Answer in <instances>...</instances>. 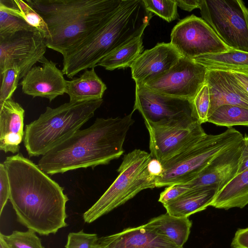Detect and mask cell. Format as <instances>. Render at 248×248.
<instances>
[{"label":"cell","instance_id":"obj_1","mask_svg":"<svg viewBox=\"0 0 248 248\" xmlns=\"http://www.w3.org/2000/svg\"><path fill=\"white\" fill-rule=\"evenodd\" d=\"M10 185L9 200L18 221L42 235L67 226L64 189L21 154L4 162Z\"/></svg>","mask_w":248,"mask_h":248},{"label":"cell","instance_id":"obj_2","mask_svg":"<svg viewBox=\"0 0 248 248\" xmlns=\"http://www.w3.org/2000/svg\"><path fill=\"white\" fill-rule=\"evenodd\" d=\"M132 112L123 117L98 118L42 155L38 167L47 174L107 165L124 153L127 133L134 124Z\"/></svg>","mask_w":248,"mask_h":248},{"label":"cell","instance_id":"obj_3","mask_svg":"<svg viewBox=\"0 0 248 248\" xmlns=\"http://www.w3.org/2000/svg\"><path fill=\"white\" fill-rule=\"evenodd\" d=\"M123 0H27L49 31L47 48L62 56L105 24Z\"/></svg>","mask_w":248,"mask_h":248},{"label":"cell","instance_id":"obj_4","mask_svg":"<svg viewBox=\"0 0 248 248\" xmlns=\"http://www.w3.org/2000/svg\"><path fill=\"white\" fill-rule=\"evenodd\" d=\"M103 102V99L69 101L56 108L47 107L37 119L26 125L23 141L29 155H43L69 138L94 116Z\"/></svg>","mask_w":248,"mask_h":248},{"label":"cell","instance_id":"obj_5","mask_svg":"<svg viewBox=\"0 0 248 248\" xmlns=\"http://www.w3.org/2000/svg\"><path fill=\"white\" fill-rule=\"evenodd\" d=\"M136 26L124 12L118 10L102 26L63 56L62 72L70 78L92 69L107 55L135 38Z\"/></svg>","mask_w":248,"mask_h":248},{"label":"cell","instance_id":"obj_6","mask_svg":"<svg viewBox=\"0 0 248 248\" xmlns=\"http://www.w3.org/2000/svg\"><path fill=\"white\" fill-rule=\"evenodd\" d=\"M243 138L239 131L232 127L218 134H206L161 163L163 172L156 179V187L192 181L218 155Z\"/></svg>","mask_w":248,"mask_h":248},{"label":"cell","instance_id":"obj_7","mask_svg":"<svg viewBox=\"0 0 248 248\" xmlns=\"http://www.w3.org/2000/svg\"><path fill=\"white\" fill-rule=\"evenodd\" d=\"M150 153L135 149L124 155L117 170L119 174L112 184L83 215L85 223H91L124 204L140 191L156 187L157 177L151 175L148 164Z\"/></svg>","mask_w":248,"mask_h":248},{"label":"cell","instance_id":"obj_8","mask_svg":"<svg viewBox=\"0 0 248 248\" xmlns=\"http://www.w3.org/2000/svg\"><path fill=\"white\" fill-rule=\"evenodd\" d=\"M203 19L231 49L248 52V9L241 0H201Z\"/></svg>","mask_w":248,"mask_h":248},{"label":"cell","instance_id":"obj_9","mask_svg":"<svg viewBox=\"0 0 248 248\" xmlns=\"http://www.w3.org/2000/svg\"><path fill=\"white\" fill-rule=\"evenodd\" d=\"M153 158L162 163L200 140L207 134L192 116L158 123L144 121Z\"/></svg>","mask_w":248,"mask_h":248},{"label":"cell","instance_id":"obj_10","mask_svg":"<svg viewBox=\"0 0 248 248\" xmlns=\"http://www.w3.org/2000/svg\"><path fill=\"white\" fill-rule=\"evenodd\" d=\"M170 43L181 56L190 59L231 49L202 18L194 15L182 19L173 27Z\"/></svg>","mask_w":248,"mask_h":248},{"label":"cell","instance_id":"obj_11","mask_svg":"<svg viewBox=\"0 0 248 248\" xmlns=\"http://www.w3.org/2000/svg\"><path fill=\"white\" fill-rule=\"evenodd\" d=\"M46 40L39 31H22L0 34V73L8 66L15 65L23 78L37 62L42 63L45 58Z\"/></svg>","mask_w":248,"mask_h":248},{"label":"cell","instance_id":"obj_12","mask_svg":"<svg viewBox=\"0 0 248 248\" xmlns=\"http://www.w3.org/2000/svg\"><path fill=\"white\" fill-rule=\"evenodd\" d=\"M207 71L192 59L182 56L166 74L141 85L155 93L192 101L205 83Z\"/></svg>","mask_w":248,"mask_h":248},{"label":"cell","instance_id":"obj_13","mask_svg":"<svg viewBox=\"0 0 248 248\" xmlns=\"http://www.w3.org/2000/svg\"><path fill=\"white\" fill-rule=\"evenodd\" d=\"M136 110L144 121L153 123L193 117L191 101L155 93L141 84H136L132 112Z\"/></svg>","mask_w":248,"mask_h":248},{"label":"cell","instance_id":"obj_14","mask_svg":"<svg viewBox=\"0 0 248 248\" xmlns=\"http://www.w3.org/2000/svg\"><path fill=\"white\" fill-rule=\"evenodd\" d=\"M243 147V140L218 155L195 179L184 184L189 190L215 188L217 193L236 176Z\"/></svg>","mask_w":248,"mask_h":248},{"label":"cell","instance_id":"obj_15","mask_svg":"<svg viewBox=\"0 0 248 248\" xmlns=\"http://www.w3.org/2000/svg\"><path fill=\"white\" fill-rule=\"evenodd\" d=\"M170 43H158L144 51L131 66L136 84H144L168 72L181 57Z\"/></svg>","mask_w":248,"mask_h":248},{"label":"cell","instance_id":"obj_16","mask_svg":"<svg viewBox=\"0 0 248 248\" xmlns=\"http://www.w3.org/2000/svg\"><path fill=\"white\" fill-rule=\"evenodd\" d=\"M57 63L47 61L41 66H34L20 82L22 92L33 98H47L51 102L65 93L66 80Z\"/></svg>","mask_w":248,"mask_h":248},{"label":"cell","instance_id":"obj_17","mask_svg":"<svg viewBox=\"0 0 248 248\" xmlns=\"http://www.w3.org/2000/svg\"><path fill=\"white\" fill-rule=\"evenodd\" d=\"M205 82L209 87L210 95L209 117L217 108L223 105L248 108V93L231 71L208 70Z\"/></svg>","mask_w":248,"mask_h":248},{"label":"cell","instance_id":"obj_18","mask_svg":"<svg viewBox=\"0 0 248 248\" xmlns=\"http://www.w3.org/2000/svg\"><path fill=\"white\" fill-rule=\"evenodd\" d=\"M95 248H183L145 225L98 238Z\"/></svg>","mask_w":248,"mask_h":248},{"label":"cell","instance_id":"obj_19","mask_svg":"<svg viewBox=\"0 0 248 248\" xmlns=\"http://www.w3.org/2000/svg\"><path fill=\"white\" fill-rule=\"evenodd\" d=\"M25 110L12 98L0 105V149L5 153H18L24 139Z\"/></svg>","mask_w":248,"mask_h":248},{"label":"cell","instance_id":"obj_20","mask_svg":"<svg viewBox=\"0 0 248 248\" xmlns=\"http://www.w3.org/2000/svg\"><path fill=\"white\" fill-rule=\"evenodd\" d=\"M217 194L215 188L192 189L163 205L171 215L188 217L210 206Z\"/></svg>","mask_w":248,"mask_h":248},{"label":"cell","instance_id":"obj_21","mask_svg":"<svg viewBox=\"0 0 248 248\" xmlns=\"http://www.w3.org/2000/svg\"><path fill=\"white\" fill-rule=\"evenodd\" d=\"M106 89V84L93 68L85 70L77 78L66 80L65 93L70 102H81L102 99Z\"/></svg>","mask_w":248,"mask_h":248},{"label":"cell","instance_id":"obj_22","mask_svg":"<svg viewBox=\"0 0 248 248\" xmlns=\"http://www.w3.org/2000/svg\"><path fill=\"white\" fill-rule=\"evenodd\" d=\"M248 204V169L236 175L216 195L210 206L228 210Z\"/></svg>","mask_w":248,"mask_h":248},{"label":"cell","instance_id":"obj_23","mask_svg":"<svg viewBox=\"0 0 248 248\" xmlns=\"http://www.w3.org/2000/svg\"><path fill=\"white\" fill-rule=\"evenodd\" d=\"M144 225L166 236L177 246L183 247L188 238L192 222L188 217H175L167 212Z\"/></svg>","mask_w":248,"mask_h":248},{"label":"cell","instance_id":"obj_24","mask_svg":"<svg viewBox=\"0 0 248 248\" xmlns=\"http://www.w3.org/2000/svg\"><path fill=\"white\" fill-rule=\"evenodd\" d=\"M207 70H248V52L230 49L192 59Z\"/></svg>","mask_w":248,"mask_h":248},{"label":"cell","instance_id":"obj_25","mask_svg":"<svg viewBox=\"0 0 248 248\" xmlns=\"http://www.w3.org/2000/svg\"><path fill=\"white\" fill-rule=\"evenodd\" d=\"M142 38L140 35L115 49L103 58L97 66H102L109 71L131 67L143 52Z\"/></svg>","mask_w":248,"mask_h":248},{"label":"cell","instance_id":"obj_26","mask_svg":"<svg viewBox=\"0 0 248 248\" xmlns=\"http://www.w3.org/2000/svg\"><path fill=\"white\" fill-rule=\"evenodd\" d=\"M0 9L21 18L38 30L46 39L49 36L46 24L42 17L25 1L0 0Z\"/></svg>","mask_w":248,"mask_h":248},{"label":"cell","instance_id":"obj_27","mask_svg":"<svg viewBox=\"0 0 248 248\" xmlns=\"http://www.w3.org/2000/svg\"><path fill=\"white\" fill-rule=\"evenodd\" d=\"M208 122L228 128L236 125L248 127V108L228 105L221 106L210 115Z\"/></svg>","mask_w":248,"mask_h":248},{"label":"cell","instance_id":"obj_28","mask_svg":"<svg viewBox=\"0 0 248 248\" xmlns=\"http://www.w3.org/2000/svg\"><path fill=\"white\" fill-rule=\"evenodd\" d=\"M0 236L10 248H44L36 232L31 229L25 232L14 231L9 235L0 232Z\"/></svg>","mask_w":248,"mask_h":248},{"label":"cell","instance_id":"obj_29","mask_svg":"<svg viewBox=\"0 0 248 248\" xmlns=\"http://www.w3.org/2000/svg\"><path fill=\"white\" fill-rule=\"evenodd\" d=\"M191 102L193 117L201 124L208 122L210 95L209 87L205 82Z\"/></svg>","mask_w":248,"mask_h":248},{"label":"cell","instance_id":"obj_30","mask_svg":"<svg viewBox=\"0 0 248 248\" xmlns=\"http://www.w3.org/2000/svg\"><path fill=\"white\" fill-rule=\"evenodd\" d=\"M1 86L0 90V105L12 98L17 88L20 79V71L17 66L11 65L0 73Z\"/></svg>","mask_w":248,"mask_h":248},{"label":"cell","instance_id":"obj_31","mask_svg":"<svg viewBox=\"0 0 248 248\" xmlns=\"http://www.w3.org/2000/svg\"><path fill=\"white\" fill-rule=\"evenodd\" d=\"M146 9L168 22L178 17L175 0H142Z\"/></svg>","mask_w":248,"mask_h":248},{"label":"cell","instance_id":"obj_32","mask_svg":"<svg viewBox=\"0 0 248 248\" xmlns=\"http://www.w3.org/2000/svg\"><path fill=\"white\" fill-rule=\"evenodd\" d=\"M22 31H39L21 18L0 9V34Z\"/></svg>","mask_w":248,"mask_h":248},{"label":"cell","instance_id":"obj_33","mask_svg":"<svg viewBox=\"0 0 248 248\" xmlns=\"http://www.w3.org/2000/svg\"><path fill=\"white\" fill-rule=\"evenodd\" d=\"M98 237L95 233H89L82 230L70 232L67 237L65 248H95Z\"/></svg>","mask_w":248,"mask_h":248},{"label":"cell","instance_id":"obj_34","mask_svg":"<svg viewBox=\"0 0 248 248\" xmlns=\"http://www.w3.org/2000/svg\"><path fill=\"white\" fill-rule=\"evenodd\" d=\"M10 196V185L6 169L3 163L0 164V215Z\"/></svg>","mask_w":248,"mask_h":248},{"label":"cell","instance_id":"obj_35","mask_svg":"<svg viewBox=\"0 0 248 248\" xmlns=\"http://www.w3.org/2000/svg\"><path fill=\"white\" fill-rule=\"evenodd\" d=\"M189 190L184 184L168 186L160 194L158 201L165 204Z\"/></svg>","mask_w":248,"mask_h":248},{"label":"cell","instance_id":"obj_36","mask_svg":"<svg viewBox=\"0 0 248 248\" xmlns=\"http://www.w3.org/2000/svg\"><path fill=\"white\" fill-rule=\"evenodd\" d=\"M231 247L232 248H248V227L239 229L236 232Z\"/></svg>","mask_w":248,"mask_h":248},{"label":"cell","instance_id":"obj_37","mask_svg":"<svg viewBox=\"0 0 248 248\" xmlns=\"http://www.w3.org/2000/svg\"><path fill=\"white\" fill-rule=\"evenodd\" d=\"M247 169H248V135H245L243 138V150L236 175Z\"/></svg>","mask_w":248,"mask_h":248},{"label":"cell","instance_id":"obj_38","mask_svg":"<svg viewBox=\"0 0 248 248\" xmlns=\"http://www.w3.org/2000/svg\"><path fill=\"white\" fill-rule=\"evenodd\" d=\"M242 88L248 93V70L230 71Z\"/></svg>","mask_w":248,"mask_h":248},{"label":"cell","instance_id":"obj_39","mask_svg":"<svg viewBox=\"0 0 248 248\" xmlns=\"http://www.w3.org/2000/svg\"><path fill=\"white\" fill-rule=\"evenodd\" d=\"M175 1L178 7L188 12L196 8H199L201 4V0H175Z\"/></svg>","mask_w":248,"mask_h":248},{"label":"cell","instance_id":"obj_40","mask_svg":"<svg viewBox=\"0 0 248 248\" xmlns=\"http://www.w3.org/2000/svg\"><path fill=\"white\" fill-rule=\"evenodd\" d=\"M148 170L149 173L157 178L163 172V167L160 162L155 158H152L148 164Z\"/></svg>","mask_w":248,"mask_h":248},{"label":"cell","instance_id":"obj_41","mask_svg":"<svg viewBox=\"0 0 248 248\" xmlns=\"http://www.w3.org/2000/svg\"><path fill=\"white\" fill-rule=\"evenodd\" d=\"M0 248H10L4 241L1 236H0Z\"/></svg>","mask_w":248,"mask_h":248}]
</instances>
